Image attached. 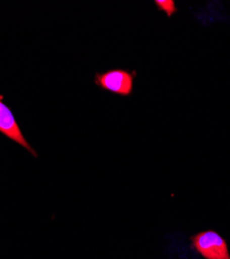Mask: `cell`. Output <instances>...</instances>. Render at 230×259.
I'll use <instances>...</instances> for the list:
<instances>
[{
  "mask_svg": "<svg viewBox=\"0 0 230 259\" xmlns=\"http://www.w3.org/2000/svg\"><path fill=\"white\" fill-rule=\"evenodd\" d=\"M135 71L112 69L95 75V83L103 91L121 97H129L133 94Z\"/></svg>",
  "mask_w": 230,
  "mask_h": 259,
  "instance_id": "cell-1",
  "label": "cell"
},
{
  "mask_svg": "<svg viewBox=\"0 0 230 259\" xmlns=\"http://www.w3.org/2000/svg\"><path fill=\"white\" fill-rule=\"evenodd\" d=\"M193 247L205 259L229 258L227 244L223 237L214 230L199 232L191 237Z\"/></svg>",
  "mask_w": 230,
  "mask_h": 259,
  "instance_id": "cell-2",
  "label": "cell"
},
{
  "mask_svg": "<svg viewBox=\"0 0 230 259\" xmlns=\"http://www.w3.org/2000/svg\"><path fill=\"white\" fill-rule=\"evenodd\" d=\"M0 133L28 150V153L34 158H37L35 149L26 140L16 120L15 115L10 108L3 102L2 97H0Z\"/></svg>",
  "mask_w": 230,
  "mask_h": 259,
  "instance_id": "cell-3",
  "label": "cell"
},
{
  "mask_svg": "<svg viewBox=\"0 0 230 259\" xmlns=\"http://www.w3.org/2000/svg\"><path fill=\"white\" fill-rule=\"evenodd\" d=\"M155 5L160 11L165 12L168 17H171L173 14L176 13V7L172 0H156Z\"/></svg>",
  "mask_w": 230,
  "mask_h": 259,
  "instance_id": "cell-4",
  "label": "cell"
},
{
  "mask_svg": "<svg viewBox=\"0 0 230 259\" xmlns=\"http://www.w3.org/2000/svg\"><path fill=\"white\" fill-rule=\"evenodd\" d=\"M226 259H230V257H229V258H226Z\"/></svg>",
  "mask_w": 230,
  "mask_h": 259,
  "instance_id": "cell-5",
  "label": "cell"
}]
</instances>
